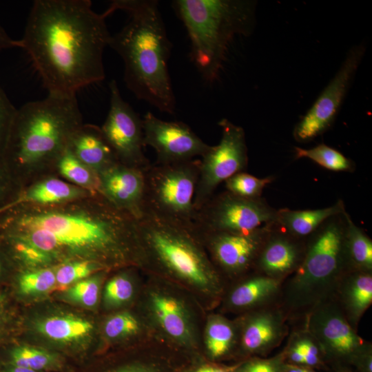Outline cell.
Returning <instances> with one entry per match:
<instances>
[{"instance_id":"1","label":"cell","mask_w":372,"mask_h":372,"mask_svg":"<svg viewBox=\"0 0 372 372\" xmlns=\"http://www.w3.org/2000/svg\"><path fill=\"white\" fill-rule=\"evenodd\" d=\"M0 236L25 241L56 265L92 261L106 269L139 263L137 219L100 193L51 206H19L0 214Z\"/></svg>"},{"instance_id":"2","label":"cell","mask_w":372,"mask_h":372,"mask_svg":"<svg viewBox=\"0 0 372 372\" xmlns=\"http://www.w3.org/2000/svg\"><path fill=\"white\" fill-rule=\"evenodd\" d=\"M89 0H36L15 48L23 49L50 94L73 96L104 80L111 34Z\"/></svg>"},{"instance_id":"3","label":"cell","mask_w":372,"mask_h":372,"mask_svg":"<svg viewBox=\"0 0 372 372\" xmlns=\"http://www.w3.org/2000/svg\"><path fill=\"white\" fill-rule=\"evenodd\" d=\"M125 12L129 19L109 45L124 63V82L140 99L172 114L176 101L169 72L172 43L156 0H115L105 11Z\"/></svg>"},{"instance_id":"4","label":"cell","mask_w":372,"mask_h":372,"mask_svg":"<svg viewBox=\"0 0 372 372\" xmlns=\"http://www.w3.org/2000/svg\"><path fill=\"white\" fill-rule=\"evenodd\" d=\"M83 124L76 95L48 94L17 110L3 158L23 188L56 176V164Z\"/></svg>"},{"instance_id":"5","label":"cell","mask_w":372,"mask_h":372,"mask_svg":"<svg viewBox=\"0 0 372 372\" xmlns=\"http://www.w3.org/2000/svg\"><path fill=\"white\" fill-rule=\"evenodd\" d=\"M255 4L247 0L172 1L188 34L191 59L205 81L218 77L234 37L251 32Z\"/></svg>"},{"instance_id":"6","label":"cell","mask_w":372,"mask_h":372,"mask_svg":"<svg viewBox=\"0 0 372 372\" xmlns=\"http://www.w3.org/2000/svg\"><path fill=\"white\" fill-rule=\"evenodd\" d=\"M137 227L142 259L203 288L217 282L215 269L192 229L147 214L137 219Z\"/></svg>"},{"instance_id":"7","label":"cell","mask_w":372,"mask_h":372,"mask_svg":"<svg viewBox=\"0 0 372 372\" xmlns=\"http://www.w3.org/2000/svg\"><path fill=\"white\" fill-rule=\"evenodd\" d=\"M200 159L172 163H150L144 170L143 214L187 229L193 228L194 198Z\"/></svg>"},{"instance_id":"8","label":"cell","mask_w":372,"mask_h":372,"mask_svg":"<svg viewBox=\"0 0 372 372\" xmlns=\"http://www.w3.org/2000/svg\"><path fill=\"white\" fill-rule=\"evenodd\" d=\"M328 218L308 236L302 260L292 280V291L309 300L349 269L345 250L344 213Z\"/></svg>"},{"instance_id":"9","label":"cell","mask_w":372,"mask_h":372,"mask_svg":"<svg viewBox=\"0 0 372 372\" xmlns=\"http://www.w3.org/2000/svg\"><path fill=\"white\" fill-rule=\"evenodd\" d=\"M277 211L262 198L246 199L225 190L214 194L196 211L192 229L205 232H249L276 223Z\"/></svg>"},{"instance_id":"10","label":"cell","mask_w":372,"mask_h":372,"mask_svg":"<svg viewBox=\"0 0 372 372\" xmlns=\"http://www.w3.org/2000/svg\"><path fill=\"white\" fill-rule=\"evenodd\" d=\"M222 135L216 145L211 146L200 160V170L194 198L196 211L214 194L218 186L245 170L247 147L243 128L227 118L218 123Z\"/></svg>"},{"instance_id":"11","label":"cell","mask_w":372,"mask_h":372,"mask_svg":"<svg viewBox=\"0 0 372 372\" xmlns=\"http://www.w3.org/2000/svg\"><path fill=\"white\" fill-rule=\"evenodd\" d=\"M364 51L362 45L349 50L335 76L295 126L293 135L296 141L309 142L331 127L353 83Z\"/></svg>"},{"instance_id":"12","label":"cell","mask_w":372,"mask_h":372,"mask_svg":"<svg viewBox=\"0 0 372 372\" xmlns=\"http://www.w3.org/2000/svg\"><path fill=\"white\" fill-rule=\"evenodd\" d=\"M109 87L110 110L101 132L118 163L144 170L150 162L143 151V118L123 100L115 80Z\"/></svg>"},{"instance_id":"13","label":"cell","mask_w":372,"mask_h":372,"mask_svg":"<svg viewBox=\"0 0 372 372\" xmlns=\"http://www.w3.org/2000/svg\"><path fill=\"white\" fill-rule=\"evenodd\" d=\"M144 145L152 147L156 163L172 164L202 157L210 145L185 123L166 121L147 112L143 118Z\"/></svg>"},{"instance_id":"14","label":"cell","mask_w":372,"mask_h":372,"mask_svg":"<svg viewBox=\"0 0 372 372\" xmlns=\"http://www.w3.org/2000/svg\"><path fill=\"white\" fill-rule=\"evenodd\" d=\"M274 223L246 233L192 230L201 244L207 247L218 266L229 273H237L256 262Z\"/></svg>"},{"instance_id":"15","label":"cell","mask_w":372,"mask_h":372,"mask_svg":"<svg viewBox=\"0 0 372 372\" xmlns=\"http://www.w3.org/2000/svg\"><path fill=\"white\" fill-rule=\"evenodd\" d=\"M308 329L321 349L331 358L353 363L368 347L336 308L324 307L308 320Z\"/></svg>"},{"instance_id":"16","label":"cell","mask_w":372,"mask_h":372,"mask_svg":"<svg viewBox=\"0 0 372 372\" xmlns=\"http://www.w3.org/2000/svg\"><path fill=\"white\" fill-rule=\"evenodd\" d=\"M99 193L118 209L138 219L143 211V170L116 163L98 174Z\"/></svg>"},{"instance_id":"17","label":"cell","mask_w":372,"mask_h":372,"mask_svg":"<svg viewBox=\"0 0 372 372\" xmlns=\"http://www.w3.org/2000/svg\"><path fill=\"white\" fill-rule=\"evenodd\" d=\"M301 240L280 230L274 223L256 263L265 276L278 280L300 265L305 250Z\"/></svg>"},{"instance_id":"18","label":"cell","mask_w":372,"mask_h":372,"mask_svg":"<svg viewBox=\"0 0 372 372\" xmlns=\"http://www.w3.org/2000/svg\"><path fill=\"white\" fill-rule=\"evenodd\" d=\"M92 194L94 193L75 186L57 176H50L22 188L16 197L0 211V214L19 206L60 205Z\"/></svg>"},{"instance_id":"19","label":"cell","mask_w":372,"mask_h":372,"mask_svg":"<svg viewBox=\"0 0 372 372\" xmlns=\"http://www.w3.org/2000/svg\"><path fill=\"white\" fill-rule=\"evenodd\" d=\"M35 328L43 338L68 350L67 355L74 357L83 355L82 341H85L94 329L90 320L72 314L46 316L35 324Z\"/></svg>"},{"instance_id":"20","label":"cell","mask_w":372,"mask_h":372,"mask_svg":"<svg viewBox=\"0 0 372 372\" xmlns=\"http://www.w3.org/2000/svg\"><path fill=\"white\" fill-rule=\"evenodd\" d=\"M0 364L39 372H71L68 358L52 350L16 342L14 338L0 347Z\"/></svg>"},{"instance_id":"21","label":"cell","mask_w":372,"mask_h":372,"mask_svg":"<svg viewBox=\"0 0 372 372\" xmlns=\"http://www.w3.org/2000/svg\"><path fill=\"white\" fill-rule=\"evenodd\" d=\"M69 148L97 174L118 163L101 127L92 124L81 125L73 135Z\"/></svg>"},{"instance_id":"22","label":"cell","mask_w":372,"mask_h":372,"mask_svg":"<svg viewBox=\"0 0 372 372\" xmlns=\"http://www.w3.org/2000/svg\"><path fill=\"white\" fill-rule=\"evenodd\" d=\"M345 211L342 200L322 209L291 210L285 208L278 210L275 225L284 232L304 239L313 234L328 218Z\"/></svg>"},{"instance_id":"23","label":"cell","mask_w":372,"mask_h":372,"mask_svg":"<svg viewBox=\"0 0 372 372\" xmlns=\"http://www.w3.org/2000/svg\"><path fill=\"white\" fill-rule=\"evenodd\" d=\"M151 307L162 329L171 337L180 341L190 338V327L184 307L173 297L154 293Z\"/></svg>"},{"instance_id":"24","label":"cell","mask_w":372,"mask_h":372,"mask_svg":"<svg viewBox=\"0 0 372 372\" xmlns=\"http://www.w3.org/2000/svg\"><path fill=\"white\" fill-rule=\"evenodd\" d=\"M281 323L275 315L263 312L247 324L242 336V345L250 353H260L276 344L281 335Z\"/></svg>"},{"instance_id":"25","label":"cell","mask_w":372,"mask_h":372,"mask_svg":"<svg viewBox=\"0 0 372 372\" xmlns=\"http://www.w3.org/2000/svg\"><path fill=\"white\" fill-rule=\"evenodd\" d=\"M56 285L55 266L34 269H18L6 287L13 300L47 293Z\"/></svg>"},{"instance_id":"26","label":"cell","mask_w":372,"mask_h":372,"mask_svg":"<svg viewBox=\"0 0 372 372\" xmlns=\"http://www.w3.org/2000/svg\"><path fill=\"white\" fill-rule=\"evenodd\" d=\"M344 216V250L348 268L351 271L371 272L372 241L347 211Z\"/></svg>"},{"instance_id":"27","label":"cell","mask_w":372,"mask_h":372,"mask_svg":"<svg viewBox=\"0 0 372 372\" xmlns=\"http://www.w3.org/2000/svg\"><path fill=\"white\" fill-rule=\"evenodd\" d=\"M342 298L349 318L358 320L372 302L371 272L351 271L344 282Z\"/></svg>"},{"instance_id":"28","label":"cell","mask_w":372,"mask_h":372,"mask_svg":"<svg viewBox=\"0 0 372 372\" xmlns=\"http://www.w3.org/2000/svg\"><path fill=\"white\" fill-rule=\"evenodd\" d=\"M0 242L17 269H34L56 265L50 256L25 241L0 236Z\"/></svg>"},{"instance_id":"29","label":"cell","mask_w":372,"mask_h":372,"mask_svg":"<svg viewBox=\"0 0 372 372\" xmlns=\"http://www.w3.org/2000/svg\"><path fill=\"white\" fill-rule=\"evenodd\" d=\"M56 174L75 186L92 193L99 192L98 174L76 158L69 147L56 164Z\"/></svg>"},{"instance_id":"30","label":"cell","mask_w":372,"mask_h":372,"mask_svg":"<svg viewBox=\"0 0 372 372\" xmlns=\"http://www.w3.org/2000/svg\"><path fill=\"white\" fill-rule=\"evenodd\" d=\"M278 286V280L265 275L252 278L232 291L229 297L230 304L237 308L254 305L273 294Z\"/></svg>"},{"instance_id":"31","label":"cell","mask_w":372,"mask_h":372,"mask_svg":"<svg viewBox=\"0 0 372 372\" xmlns=\"http://www.w3.org/2000/svg\"><path fill=\"white\" fill-rule=\"evenodd\" d=\"M294 152L296 158L310 159L331 171L352 172L355 169V163L351 159L324 143L309 149L295 147Z\"/></svg>"},{"instance_id":"32","label":"cell","mask_w":372,"mask_h":372,"mask_svg":"<svg viewBox=\"0 0 372 372\" xmlns=\"http://www.w3.org/2000/svg\"><path fill=\"white\" fill-rule=\"evenodd\" d=\"M234 333L229 322L220 317L211 318L205 331V343L212 358H219L226 354L233 343Z\"/></svg>"},{"instance_id":"33","label":"cell","mask_w":372,"mask_h":372,"mask_svg":"<svg viewBox=\"0 0 372 372\" xmlns=\"http://www.w3.org/2000/svg\"><path fill=\"white\" fill-rule=\"evenodd\" d=\"M107 270L101 265L89 260H74L55 266L56 282L68 287L99 271Z\"/></svg>"},{"instance_id":"34","label":"cell","mask_w":372,"mask_h":372,"mask_svg":"<svg viewBox=\"0 0 372 372\" xmlns=\"http://www.w3.org/2000/svg\"><path fill=\"white\" fill-rule=\"evenodd\" d=\"M104 271H99L71 285L65 291L64 298L85 307H95L99 296L101 273Z\"/></svg>"},{"instance_id":"35","label":"cell","mask_w":372,"mask_h":372,"mask_svg":"<svg viewBox=\"0 0 372 372\" xmlns=\"http://www.w3.org/2000/svg\"><path fill=\"white\" fill-rule=\"evenodd\" d=\"M273 180L272 177L260 178L242 172L228 178L225 185L226 191L235 196L246 199H257L261 198L264 188Z\"/></svg>"},{"instance_id":"36","label":"cell","mask_w":372,"mask_h":372,"mask_svg":"<svg viewBox=\"0 0 372 372\" xmlns=\"http://www.w3.org/2000/svg\"><path fill=\"white\" fill-rule=\"evenodd\" d=\"M134 293V287L130 276L120 273L112 277L106 284L103 299L108 307H116L129 301Z\"/></svg>"},{"instance_id":"37","label":"cell","mask_w":372,"mask_h":372,"mask_svg":"<svg viewBox=\"0 0 372 372\" xmlns=\"http://www.w3.org/2000/svg\"><path fill=\"white\" fill-rule=\"evenodd\" d=\"M12 301L7 288H0V347L14 338L17 320Z\"/></svg>"},{"instance_id":"38","label":"cell","mask_w":372,"mask_h":372,"mask_svg":"<svg viewBox=\"0 0 372 372\" xmlns=\"http://www.w3.org/2000/svg\"><path fill=\"white\" fill-rule=\"evenodd\" d=\"M138 329V320L128 312L118 313L111 316L104 325L105 335L112 340L134 335Z\"/></svg>"},{"instance_id":"39","label":"cell","mask_w":372,"mask_h":372,"mask_svg":"<svg viewBox=\"0 0 372 372\" xmlns=\"http://www.w3.org/2000/svg\"><path fill=\"white\" fill-rule=\"evenodd\" d=\"M17 110L0 87V157L6 149Z\"/></svg>"},{"instance_id":"40","label":"cell","mask_w":372,"mask_h":372,"mask_svg":"<svg viewBox=\"0 0 372 372\" xmlns=\"http://www.w3.org/2000/svg\"><path fill=\"white\" fill-rule=\"evenodd\" d=\"M21 189L3 156L0 157V211L16 197Z\"/></svg>"},{"instance_id":"41","label":"cell","mask_w":372,"mask_h":372,"mask_svg":"<svg viewBox=\"0 0 372 372\" xmlns=\"http://www.w3.org/2000/svg\"><path fill=\"white\" fill-rule=\"evenodd\" d=\"M71 372H159L156 369L136 362H127L105 368L84 367Z\"/></svg>"},{"instance_id":"42","label":"cell","mask_w":372,"mask_h":372,"mask_svg":"<svg viewBox=\"0 0 372 372\" xmlns=\"http://www.w3.org/2000/svg\"><path fill=\"white\" fill-rule=\"evenodd\" d=\"M300 350L304 360V366L313 368L321 364L320 349L309 338H302L294 343Z\"/></svg>"},{"instance_id":"43","label":"cell","mask_w":372,"mask_h":372,"mask_svg":"<svg viewBox=\"0 0 372 372\" xmlns=\"http://www.w3.org/2000/svg\"><path fill=\"white\" fill-rule=\"evenodd\" d=\"M281 365L278 359H256L242 364L235 372H280Z\"/></svg>"},{"instance_id":"44","label":"cell","mask_w":372,"mask_h":372,"mask_svg":"<svg viewBox=\"0 0 372 372\" xmlns=\"http://www.w3.org/2000/svg\"><path fill=\"white\" fill-rule=\"evenodd\" d=\"M17 268L0 242V288L6 287Z\"/></svg>"},{"instance_id":"45","label":"cell","mask_w":372,"mask_h":372,"mask_svg":"<svg viewBox=\"0 0 372 372\" xmlns=\"http://www.w3.org/2000/svg\"><path fill=\"white\" fill-rule=\"evenodd\" d=\"M360 372H372L371 351L369 347L354 360L352 363Z\"/></svg>"},{"instance_id":"46","label":"cell","mask_w":372,"mask_h":372,"mask_svg":"<svg viewBox=\"0 0 372 372\" xmlns=\"http://www.w3.org/2000/svg\"><path fill=\"white\" fill-rule=\"evenodd\" d=\"M14 41L10 37L5 30L0 25V50L15 48Z\"/></svg>"},{"instance_id":"47","label":"cell","mask_w":372,"mask_h":372,"mask_svg":"<svg viewBox=\"0 0 372 372\" xmlns=\"http://www.w3.org/2000/svg\"><path fill=\"white\" fill-rule=\"evenodd\" d=\"M0 372H39L32 369L0 364Z\"/></svg>"},{"instance_id":"48","label":"cell","mask_w":372,"mask_h":372,"mask_svg":"<svg viewBox=\"0 0 372 372\" xmlns=\"http://www.w3.org/2000/svg\"><path fill=\"white\" fill-rule=\"evenodd\" d=\"M194 372H229L226 368L213 366L203 365L198 368Z\"/></svg>"}]
</instances>
